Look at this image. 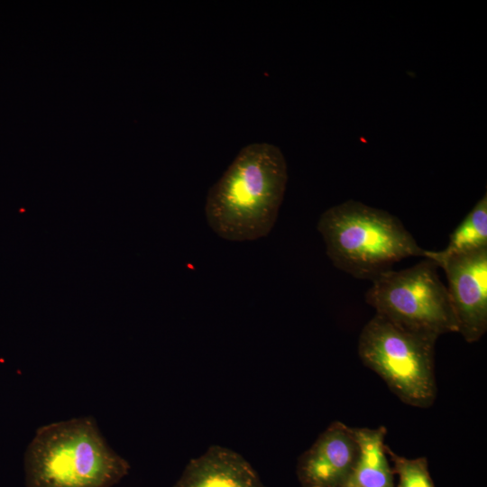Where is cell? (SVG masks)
I'll use <instances>...</instances> for the list:
<instances>
[{"label":"cell","mask_w":487,"mask_h":487,"mask_svg":"<svg viewBox=\"0 0 487 487\" xmlns=\"http://www.w3.org/2000/svg\"><path fill=\"white\" fill-rule=\"evenodd\" d=\"M317 229L333 264L357 279L372 280L395 262L427 256L398 217L353 199L326 209Z\"/></svg>","instance_id":"cell-3"},{"label":"cell","mask_w":487,"mask_h":487,"mask_svg":"<svg viewBox=\"0 0 487 487\" xmlns=\"http://www.w3.org/2000/svg\"><path fill=\"white\" fill-rule=\"evenodd\" d=\"M437 337L402 328L375 314L363 327L358 354L404 403L431 406L436 396L435 345Z\"/></svg>","instance_id":"cell-4"},{"label":"cell","mask_w":487,"mask_h":487,"mask_svg":"<svg viewBox=\"0 0 487 487\" xmlns=\"http://www.w3.org/2000/svg\"><path fill=\"white\" fill-rule=\"evenodd\" d=\"M130 468L90 416L39 427L24 455L27 487H113Z\"/></svg>","instance_id":"cell-2"},{"label":"cell","mask_w":487,"mask_h":487,"mask_svg":"<svg viewBox=\"0 0 487 487\" xmlns=\"http://www.w3.org/2000/svg\"><path fill=\"white\" fill-rule=\"evenodd\" d=\"M345 487H360V486H357L356 484L353 483L352 482H349Z\"/></svg>","instance_id":"cell-12"},{"label":"cell","mask_w":487,"mask_h":487,"mask_svg":"<svg viewBox=\"0 0 487 487\" xmlns=\"http://www.w3.org/2000/svg\"><path fill=\"white\" fill-rule=\"evenodd\" d=\"M358 455L350 482L360 487H395L386 453V428L353 427Z\"/></svg>","instance_id":"cell-9"},{"label":"cell","mask_w":487,"mask_h":487,"mask_svg":"<svg viewBox=\"0 0 487 487\" xmlns=\"http://www.w3.org/2000/svg\"><path fill=\"white\" fill-rule=\"evenodd\" d=\"M487 248V195L484 194L449 236L441 251L427 250L426 258L432 261L465 254Z\"/></svg>","instance_id":"cell-10"},{"label":"cell","mask_w":487,"mask_h":487,"mask_svg":"<svg viewBox=\"0 0 487 487\" xmlns=\"http://www.w3.org/2000/svg\"><path fill=\"white\" fill-rule=\"evenodd\" d=\"M173 487H267L253 467L232 449L212 446L191 459Z\"/></svg>","instance_id":"cell-8"},{"label":"cell","mask_w":487,"mask_h":487,"mask_svg":"<svg viewBox=\"0 0 487 487\" xmlns=\"http://www.w3.org/2000/svg\"><path fill=\"white\" fill-rule=\"evenodd\" d=\"M287 181V162L280 148L268 142L246 145L208 190V225L229 241L266 236L277 220Z\"/></svg>","instance_id":"cell-1"},{"label":"cell","mask_w":487,"mask_h":487,"mask_svg":"<svg viewBox=\"0 0 487 487\" xmlns=\"http://www.w3.org/2000/svg\"><path fill=\"white\" fill-rule=\"evenodd\" d=\"M358 455L353 427L331 423L299 457L297 474L301 487H345Z\"/></svg>","instance_id":"cell-7"},{"label":"cell","mask_w":487,"mask_h":487,"mask_svg":"<svg viewBox=\"0 0 487 487\" xmlns=\"http://www.w3.org/2000/svg\"><path fill=\"white\" fill-rule=\"evenodd\" d=\"M437 264L424 258L412 267L381 273L372 280L366 303L393 324L409 331L439 337L457 332L446 286Z\"/></svg>","instance_id":"cell-5"},{"label":"cell","mask_w":487,"mask_h":487,"mask_svg":"<svg viewBox=\"0 0 487 487\" xmlns=\"http://www.w3.org/2000/svg\"><path fill=\"white\" fill-rule=\"evenodd\" d=\"M434 262L446 276L457 332L477 342L487 331V248Z\"/></svg>","instance_id":"cell-6"},{"label":"cell","mask_w":487,"mask_h":487,"mask_svg":"<svg viewBox=\"0 0 487 487\" xmlns=\"http://www.w3.org/2000/svg\"><path fill=\"white\" fill-rule=\"evenodd\" d=\"M386 453L392 462L393 473L398 475L396 487H435L426 457L407 458L397 455L387 446Z\"/></svg>","instance_id":"cell-11"}]
</instances>
